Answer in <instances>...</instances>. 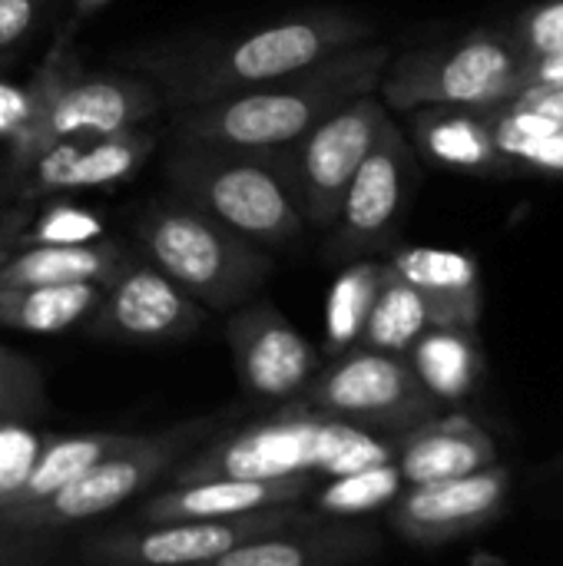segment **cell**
I'll return each instance as SVG.
<instances>
[{"label":"cell","instance_id":"cell-38","mask_svg":"<svg viewBox=\"0 0 563 566\" xmlns=\"http://www.w3.org/2000/svg\"><path fill=\"white\" fill-rule=\"evenodd\" d=\"M113 0H63V17H60V23H56V33L53 36H60V40H73L76 36V30L83 27V23H90L100 10H106Z\"/></svg>","mask_w":563,"mask_h":566},{"label":"cell","instance_id":"cell-35","mask_svg":"<svg viewBox=\"0 0 563 566\" xmlns=\"http://www.w3.org/2000/svg\"><path fill=\"white\" fill-rule=\"evenodd\" d=\"M514 169H534V172H563V126L521 143L511 153Z\"/></svg>","mask_w":563,"mask_h":566},{"label":"cell","instance_id":"cell-32","mask_svg":"<svg viewBox=\"0 0 563 566\" xmlns=\"http://www.w3.org/2000/svg\"><path fill=\"white\" fill-rule=\"evenodd\" d=\"M511 40L521 50L524 60H534L541 53L561 50L563 46V0H544L531 10H524L514 27Z\"/></svg>","mask_w":563,"mask_h":566},{"label":"cell","instance_id":"cell-5","mask_svg":"<svg viewBox=\"0 0 563 566\" xmlns=\"http://www.w3.org/2000/svg\"><path fill=\"white\" fill-rule=\"evenodd\" d=\"M136 249L209 312H232L272 275L269 249L176 192L153 199L133 222Z\"/></svg>","mask_w":563,"mask_h":566},{"label":"cell","instance_id":"cell-2","mask_svg":"<svg viewBox=\"0 0 563 566\" xmlns=\"http://www.w3.org/2000/svg\"><path fill=\"white\" fill-rule=\"evenodd\" d=\"M388 60L392 46L368 40L246 93L173 109L166 113L169 139L236 149H279L342 103L378 90Z\"/></svg>","mask_w":563,"mask_h":566},{"label":"cell","instance_id":"cell-20","mask_svg":"<svg viewBox=\"0 0 563 566\" xmlns=\"http://www.w3.org/2000/svg\"><path fill=\"white\" fill-rule=\"evenodd\" d=\"M408 133L415 153L441 169L471 172V176L518 172L511 159L498 149L494 133L478 106L431 103V106L408 109Z\"/></svg>","mask_w":563,"mask_h":566},{"label":"cell","instance_id":"cell-39","mask_svg":"<svg viewBox=\"0 0 563 566\" xmlns=\"http://www.w3.org/2000/svg\"><path fill=\"white\" fill-rule=\"evenodd\" d=\"M10 60H13V56H0V73H3L7 66H10Z\"/></svg>","mask_w":563,"mask_h":566},{"label":"cell","instance_id":"cell-34","mask_svg":"<svg viewBox=\"0 0 563 566\" xmlns=\"http://www.w3.org/2000/svg\"><path fill=\"white\" fill-rule=\"evenodd\" d=\"M53 3L56 0H0V56H13L17 46L40 30Z\"/></svg>","mask_w":563,"mask_h":566},{"label":"cell","instance_id":"cell-10","mask_svg":"<svg viewBox=\"0 0 563 566\" xmlns=\"http://www.w3.org/2000/svg\"><path fill=\"white\" fill-rule=\"evenodd\" d=\"M295 398L319 415L345 418L392 438H402L441 411V405L421 388L405 355L368 345H352L335 355Z\"/></svg>","mask_w":563,"mask_h":566},{"label":"cell","instance_id":"cell-9","mask_svg":"<svg viewBox=\"0 0 563 566\" xmlns=\"http://www.w3.org/2000/svg\"><path fill=\"white\" fill-rule=\"evenodd\" d=\"M385 119L388 109L372 90L332 109L299 139L269 149L305 229H332L348 182L368 156Z\"/></svg>","mask_w":563,"mask_h":566},{"label":"cell","instance_id":"cell-12","mask_svg":"<svg viewBox=\"0 0 563 566\" xmlns=\"http://www.w3.org/2000/svg\"><path fill=\"white\" fill-rule=\"evenodd\" d=\"M415 182H418V153L411 139H405L402 126L388 116L368 156L362 159L358 172L348 182V192L329 229L325 259L345 265L352 259H365L385 249L398 232Z\"/></svg>","mask_w":563,"mask_h":566},{"label":"cell","instance_id":"cell-33","mask_svg":"<svg viewBox=\"0 0 563 566\" xmlns=\"http://www.w3.org/2000/svg\"><path fill=\"white\" fill-rule=\"evenodd\" d=\"M60 560V534L0 524V566H43Z\"/></svg>","mask_w":563,"mask_h":566},{"label":"cell","instance_id":"cell-22","mask_svg":"<svg viewBox=\"0 0 563 566\" xmlns=\"http://www.w3.org/2000/svg\"><path fill=\"white\" fill-rule=\"evenodd\" d=\"M139 249L119 239H96L80 245L20 242L0 252V285H50V282H93L110 285Z\"/></svg>","mask_w":563,"mask_h":566},{"label":"cell","instance_id":"cell-30","mask_svg":"<svg viewBox=\"0 0 563 566\" xmlns=\"http://www.w3.org/2000/svg\"><path fill=\"white\" fill-rule=\"evenodd\" d=\"M46 415V385L37 361L0 345V418L37 421Z\"/></svg>","mask_w":563,"mask_h":566},{"label":"cell","instance_id":"cell-14","mask_svg":"<svg viewBox=\"0 0 563 566\" xmlns=\"http://www.w3.org/2000/svg\"><path fill=\"white\" fill-rule=\"evenodd\" d=\"M156 153V133L146 126H129L100 136H70L46 143L13 179L3 206L27 212L50 196H66L80 189H106L133 179L146 159Z\"/></svg>","mask_w":563,"mask_h":566},{"label":"cell","instance_id":"cell-37","mask_svg":"<svg viewBox=\"0 0 563 566\" xmlns=\"http://www.w3.org/2000/svg\"><path fill=\"white\" fill-rule=\"evenodd\" d=\"M518 83H521V90L524 86H563V46L551 50V53H541L534 60H524Z\"/></svg>","mask_w":563,"mask_h":566},{"label":"cell","instance_id":"cell-31","mask_svg":"<svg viewBox=\"0 0 563 566\" xmlns=\"http://www.w3.org/2000/svg\"><path fill=\"white\" fill-rule=\"evenodd\" d=\"M50 431L33 428L23 418H0V507H7L33 471Z\"/></svg>","mask_w":563,"mask_h":566},{"label":"cell","instance_id":"cell-7","mask_svg":"<svg viewBox=\"0 0 563 566\" xmlns=\"http://www.w3.org/2000/svg\"><path fill=\"white\" fill-rule=\"evenodd\" d=\"M219 428L222 424L216 415H202V418L169 424L163 431L139 434L129 448L93 464L90 471H83L66 488L53 491L50 497H43L37 504L0 511V524L17 527V531L63 534L73 524L110 514V511L123 507L126 501L156 488L163 478H169V471Z\"/></svg>","mask_w":563,"mask_h":566},{"label":"cell","instance_id":"cell-24","mask_svg":"<svg viewBox=\"0 0 563 566\" xmlns=\"http://www.w3.org/2000/svg\"><path fill=\"white\" fill-rule=\"evenodd\" d=\"M100 295L103 285L93 282L0 285V328L30 335H63L93 315Z\"/></svg>","mask_w":563,"mask_h":566},{"label":"cell","instance_id":"cell-19","mask_svg":"<svg viewBox=\"0 0 563 566\" xmlns=\"http://www.w3.org/2000/svg\"><path fill=\"white\" fill-rule=\"evenodd\" d=\"M395 464L405 488L465 478L498 464V444L491 434L465 415H435L398 438Z\"/></svg>","mask_w":563,"mask_h":566},{"label":"cell","instance_id":"cell-23","mask_svg":"<svg viewBox=\"0 0 563 566\" xmlns=\"http://www.w3.org/2000/svg\"><path fill=\"white\" fill-rule=\"evenodd\" d=\"M408 365L418 375L421 388L438 405H461L468 401L484 375L481 345L475 328H451V325H428L415 345L408 348Z\"/></svg>","mask_w":563,"mask_h":566},{"label":"cell","instance_id":"cell-13","mask_svg":"<svg viewBox=\"0 0 563 566\" xmlns=\"http://www.w3.org/2000/svg\"><path fill=\"white\" fill-rule=\"evenodd\" d=\"M206 322L209 308L139 252L103 289L100 305L83 322V332L100 342L159 345L186 342L199 335Z\"/></svg>","mask_w":563,"mask_h":566},{"label":"cell","instance_id":"cell-1","mask_svg":"<svg viewBox=\"0 0 563 566\" xmlns=\"http://www.w3.org/2000/svg\"><path fill=\"white\" fill-rule=\"evenodd\" d=\"M378 27L348 7L285 10L256 27L222 36L156 40L123 53V63L149 76L166 113L246 93L302 66H312L338 50L375 40Z\"/></svg>","mask_w":563,"mask_h":566},{"label":"cell","instance_id":"cell-18","mask_svg":"<svg viewBox=\"0 0 563 566\" xmlns=\"http://www.w3.org/2000/svg\"><path fill=\"white\" fill-rule=\"evenodd\" d=\"M382 551L385 541L372 524L309 511L282 531L229 551L216 566H342L372 560Z\"/></svg>","mask_w":563,"mask_h":566},{"label":"cell","instance_id":"cell-11","mask_svg":"<svg viewBox=\"0 0 563 566\" xmlns=\"http://www.w3.org/2000/svg\"><path fill=\"white\" fill-rule=\"evenodd\" d=\"M309 511L302 504L265 507L236 517L212 521H166V524H126L90 534L76 547V560L90 566H176L216 564L229 551L275 534Z\"/></svg>","mask_w":563,"mask_h":566},{"label":"cell","instance_id":"cell-26","mask_svg":"<svg viewBox=\"0 0 563 566\" xmlns=\"http://www.w3.org/2000/svg\"><path fill=\"white\" fill-rule=\"evenodd\" d=\"M385 279V262H375L372 255L352 259L342 265L338 279L329 289L325 302V348L322 355H342L352 345H358L362 328L368 322V312L375 305V295Z\"/></svg>","mask_w":563,"mask_h":566},{"label":"cell","instance_id":"cell-40","mask_svg":"<svg viewBox=\"0 0 563 566\" xmlns=\"http://www.w3.org/2000/svg\"><path fill=\"white\" fill-rule=\"evenodd\" d=\"M557 471H563V458H561V461H557Z\"/></svg>","mask_w":563,"mask_h":566},{"label":"cell","instance_id":"cell-36","mask_svg":"<svg viewBox=\"0 0 563 566\" xmlns=\"http://www.w3.org/2000/svg\"><path fill=\"white\" fill-rule=\"evenodd\" d=\"M33 116V96H30V86L23 83H10L3 80L0 73V143H10L17 139L27 123Z\"/></svg>","mask_w":563,"mask_h":566},{"label":"cell","instance_id":"cell-4","mask_svg":"<svg viewBox=\"0 0 563 566\" xmlns=\"http://www.w3.org/2000/svg\"><path fill=\"white\" fill-rule=\"evenodd\" d=\"M33 116L27 129L3 143L7 156L0 163V206L23 166L53 139L100 136L129 126H146L166 113L159 86L143 73H90L83 70L73 40L53 36L46 56L30 76Z\"/></svg>","mask_w":563,"mask_h":566},{"label":"cell","instance_id":"cell-17","mask_svg":"<svg viewBox=\"0 0 563 566\" xmlns=\"http://www.w3.org/2000/svg\"><path fill=\"white\" fill-rule=\"evenodd\" d=\"M315 474H292V478H206L169 484L166 491L153 494L139 504L129 524H166V521H212V517H236L282 504H305L315 491Z\"/></svg>","mask_w":563,"mask_h":566},{"label":"cell","instance_id":"cell-8","mask_svg":"<svg viewBox=\"0 0 563 566\" xmlns=\"http://www.w3.org/2000/svg\"><path fill=\"white\" fill-rule=\"evenodd\" d=\"M521 66L524 56L508 30H471L392 56L378 90L395 113L431 103L488 106L521 90Z\"/></svg>","mask_w":563,"mask_h":566},{"label":"cell","instance_id":"cell-16","mask_svg":"<svg viewBox=\"0 0 563 566\" xmlns=\"http://www.w3.org/2000/svg\"><path fill=\"white\" fill-rule=\"evenodd\" d=\"M511 491L504 468H484L465 478L415 484L392 504V527L415 547H441L498 521Z\"/></svg>","mask_w":563,"mask_h":566},{"label":"cell","instance_id":"cell-28","mask_svg":"<svg viewBox=\"0 0 563 566\" xmlns=\"http://www.w3.org/2000/svg\"><path fill=\"white\" fill-rule=\"evenodd\" d=\"M402 491H405V478L398 464L385 461V464H372L362 471L329 478L325 484H315L309 501H312V511L325 517H365L382 507H392Z\"/></svg>","mask_w":563,"mask_h":566},{"label":"cell","instance_id":"cell-27","mask_svg":"<svg viewBox=\"0 0 563 566\" xmlns=\"http://www.w3.org/2000/svg\"><path fill=\"white\" fill-rule=\"evenodd\" d=\"M428 325H431V312L425 298L385 265V279H382V289L375 295V305L368 312L358 345L392 352V355H408V348Z\"/></svg>","mask_w":563,"mask_h":566},{"label":"cell","instance_id":"cell-3","mask_svg":"<svg viewBox=\"0 0 563 566\" xmlns=\"http://www.w3.org/2000/svg\"><path fill=\"white\" fill-rule=\"evenodd\" d=\"M395 454L398 438L345 418L319 415L299 398H289L269 418L236 431H212L169 471V484L206 478H338L395 461Z\"/></svg>","mask_w":563,"mask_h":566},{"label":"cell","instance_id":"cell-15","mask_svg":"<svg viewBox=\"0 0 563 566\" xmlns=\"http://www.w3.org/2000/svg\"><path fill=\"white\" fill-rule=\"evenodd\" d=\"M226 345L239 385L259 401H289L302 395L322 368V352L269 302L249 298L226 318Z\"/></svg>","mask_w":563,"mask_h":566},{"label":"cell","instance_id":"cell-29","mask_svg":"<svg viewBox=\"0 0 563 566\" xmlns=\"http://www.w3.org/2000/svg\"><path fill=\"white\" fill-rule=\"evenodd\" d=\"M106 235L103 216L76 206L63 196H50L43 199L30 232L20 235V242H50V245H80V242H96ZM17 242V245H20Z\"/></svg>","mask_w":563,"mask_h":566},{"label":"cell","instance_id":"cell-21","mask_svg":"<svg viewBox=\"0 0 563 566\" xmlns=\"http://www.w3.org/2000/svg\"><path fill=\"white\" fill-rule=\"evenodd\" d=\"M385 265L425 298L431 312V325L478 328L484 295H481V272L471 255L455 249L408 245V249H395Z\"/></svg>","mask_w":563,"mask_h":566},{"label":"cell","instance_id":"cell-25","mask_svg":"<svg viewBox=\"0 0 563 566\" xmlns=\"http://www.w3.org/2000/svg\"><path fill=\"white\" fill-rule=\"evenodd\" d=\"M139 434L129 431H83V434H50L40 458L33 461L30 478L23 481L20 494L7 504V507H23V504H37L43 497H50L53 491L66 488L70 481H76L83 471H90L93 464L106 461L110 454L129 448ZM0 507V511H7Z\"/></svg>","mask_w":563,"mask_h":566},{"label":"cell","instance_id":"cell-6","mask_svg":"<svg viewBox=\"0 0 563 566\" xmlns=\"http://www.w3.org/2000/svg\"><path fill=\"white\" fill-rule=\"evenodd\" d=\"M163 179L169 192L206 209L269 252L305 235V222L269 149L169 139Z\"/></svg>","mask_w":563,"mask_h":566}]
</instances>
